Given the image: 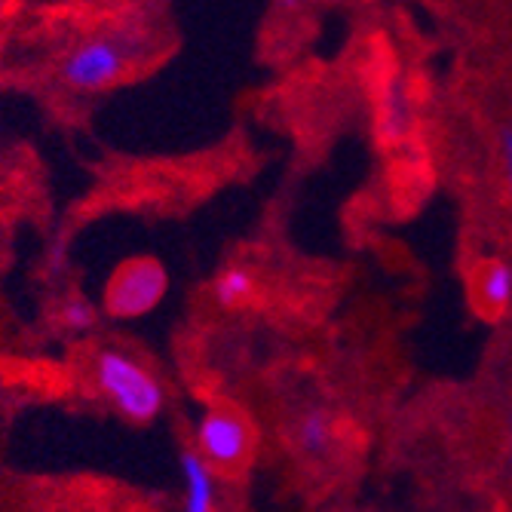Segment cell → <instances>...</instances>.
Wrapping results in <instances>:
<instances>
[{
    "label": "cell",
    "instance_id": "6da1fadb",
    "mask_svg": "<svg viewBox=\"0 0 512 512\" xmlns=\"http://www.w3.org/2000/svg\"><path fill=\"white\" fill-rule=\"evenodd\" d=\"M96 381L117 411L135 424H148L163 411L166 396L160 381L126 353L102 350L96 359Z\"/></svg>",
    "mask_w": 512,
    "mask_h": 512
},
{
    "label": "cell",
    "instance_id": "7a4b0ae2",
    "mask_svg": "<svg viewBox=\"0 0 512 512\" xmlns=\"http://www.w3.org/2000/svg\"><path fill=\"white\" fill-rule=\"evenodd\" d=\"M252 424L234 405H215L203 414L197 430V454L218 470H237L252 457Z\"/></svg>",
    "mask_w": 512,
    "mask_h": 512
},
{
    "label": "cell",
    "instance_id": "3957f363",
    "mask_svg": "<svg viewBox=\"0 0 512 512\" xmlns=\"http://www.w3.org/2000/svg\"><path fill=\"white\" fill-rule=\"evenodd\" d=\"M166 295V270L154 258H132L117 267L105 304L114 316H142Z\"/></svg>",
    "mask_w": 512,
    "mask_h": 512
},
{
    "label": "cell",
    "instance_id": "277c9868",
    "mask_svg": "<svg viewBox=\"0 0 512 512\" xmlns=\"http://www.w3.org/2000/svg\"><path fill=\"white\" fill-rule=\"evenodd\" d=\"M126 68V50L117 40H86L62 65V80L74 89H102L114 83Z\"/></svg>",
    "mask_w": 512,
    "mask_h": 512
},
{
    "label": "cell",
    "instance_id": "5b68a950",
    "mask_svg": "<svg viewBox=\"0 0 512 512\" xmlns=\"http://www.w3.org/2000/svg\"><path fill=\"white\" fill-rule=\"evenodd\" d=\"M476 304L485 316H503L512 307V264L494 258L476 273Z\"/></svg>",
    "mask_w": 512,
    "mask_h": 512
},
{
    "label": "cell",
    "instance_id": "8992f818",
    "mask_svg": "<svg viewBox=\"0 0 512 512\" xmlns=\"http://www.w3.org/2000/svg\"><path fill=\"white\" fill-rule=\"evenodd\" d=\"M181 467L184 482H188V500H184V512H215V488L209 463L197 451H181Z\"/></svg>",
    "mask_w": 512,
    "mask_h": 512
},
{
    "label": "cell",
    "instance_id": "52a82bcc",
    "mask_svg": "<svg viewBox=\"0 0 512 512\" xmlns=\"http://www.w3.org/2000/svg\"><path fill=\"white\" fill-rule=\"evenodd\" d=\"M335 442V424H332V414L322 411V408H310L298 417L295 424V445L310 454V457H319L332 448Z\"/></svg>",
    "mask_w": 512,
    "mask_h": 512
},
{
    "label": "cell",
    "instance_id": "ba28073f",
    "mask_svg": "<svg viewBox=\"0 0 512 512\" xmlns=\"http://www.w3.org/2000/svg\"><path fill=\"white\" fill-rule=\"evenodd\" d=\"M255 289V279L249 270L243 267H230L218 276V283H215V298L224 304V307H234L240 301H246Z\"/></svg>",
    "mask_w": 512,
    "mask_h": 512
},
{
    "label": "cell",
    "instance_id": "9c48e42d",
    "mask_svg": "<svg viewBox=\"0 0 512 512\" xmlns=\"http://www.w3.org/2000/svg\"><path fill=\"white\" fill-rule=\"evenodd\" d=\"M62 319L71 325V329H89V325L96 322V307L80 301V298H74V301H68L62 307Z\"/></svg>",
    "mask_w": 512,
    "mask_h": 512
},
{
    "label": "cell",
    "instance_id": "30bf717a",
    "mask_svg": "<svg viewBox=\"0 0 512 512\" xmlns=\"http://www.w3.org/2000/svg\"><path fill=\"white\" fill-rule=\"evenodd\" d=\"M500 163H503V178L512 197V126L500 132Z\"/></svg>",
    "mask_w": 512,
    "mask_h": 512
},
{
    "label": "cell",
    "instance_id": "8fae6325",
    "mask_svg": "<svg viewBox=\"0 0 512 512\" xmlns=\"http://www.w3.org/2000/svg\"><path fill=\"white\" fill-rule=\"evenodd\" d=\"M509 454H512V433H509Z\"/></svg>",
    "mask_w": 512,
    "mask_h": 512
}]
</instances>
